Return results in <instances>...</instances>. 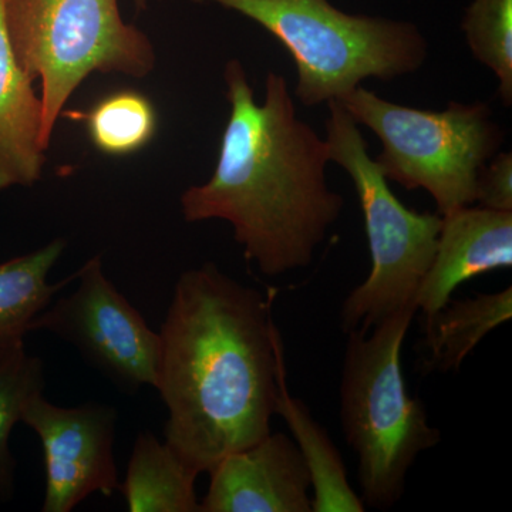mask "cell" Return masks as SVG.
I'll return each mask as SVG.
<instances>
[{
	"label": "cell",
	"mask_w": 512,
	"mask_h": 512,
	"mask_svg": "<svg viewBox=\"0 0 512 512\" xmlns=\"http://www.w3.org/2000/svg\"><path fill=\"white\" fill-rule=\"evenodd\" d=\"M274 293L242 285L214 262L175 282L161 325L156 389L165 443L198 474L271 433L286 376Z\"/></svg>",
	"instance_id": "6da1fadb"
},
{
	"label": "cell",
	"mask_w": 512,
	"mask_h": 512,
	"mask_svg": "<svg viewBox=\"0 0 512 512\" xmlns=\"http://www.w3.org/2000/svg\"><path fill=\"white\" fill-rule=\"evenodd\" d=\"M229 117L214 173L181 195L187 222L221 220L266 276L308 268L345 200L326 180V140L298 119L288 82L269 72L256 103L238 59L224 69Z\"/></svg>",
	"instance_id": "7a4b0ae2"
},
{
	"label": "cell",
	"mask_w": 512,
	"mask_h": 512,
	"mask_svg": "<svg viewBox=\"0 0 512 512\" xmlns=\"http://www.w3.org/2000/svg\"><path fill=\"white\" fill-rule=\"evenodd\" d=\"M414 315L397 312L377 322L372 332L345 333L340 424L356 456L360 497L377 510L399 503L410 468L441 443V431L404 377L402 350Z\"/></svg>",
	"instance_id": "3957f363"
},
{
	"label": "cell",
	"mask_w": 512,
	"mask_h": 512,
	"mask_svg": "<svg viewBox=\"0 0 512 512\" xmlns=\"http://www.w3.org/2000/svg\"><path fill=\"white\" fill-rule=\"evenodd\" d=\"M143 8L146 0H136ZM254 20L281 43L298 69L305 107L340 100L366 79L392 82L419 72L429 43L412 22L343 12L330 0H192Z\"/></svg>",
	"instance_id": "277c9868"
},
{
	"label": "cell",
	"mask_w": 512,
	"mask_h": 512,
	"mask_svg": "<svg viewBox=\"0 0 512 512\" xmlns=\"http://www.w3.org/2000/svg\"><path fill=\"white\" fill-rule=\"evenodd\" d=\"M3 6L13 53L42 87L46 148L64 106L90 74L143 79L156 67L153 42L123 19L119 0H3Z\"/></svg>",
	"instance_id": "5b68a950"
},
{
	"label": "cell",
	"mask_w": 512,
	"mask_h": 512,
	"mask_svg": "<svg viewBox=\"0 0 512 512\" xmlns=\"http://www.w3.org/2000/svg\"><path fill=\"white\" fill-rule=\"evenodd\" d=\"M326 106L329 160L352 178L365 217L372 261L365 281L342 303L340 328L345 333L370 330L394 313L417 312V293L436 254L443 217L439 212L407 208L369 156L359 124L339 101H329Z\"/></svg>",
	"instance_id": "8992f818"
},
{
	"label": "cell",
	"mask_w": 512,
	"mask_h": 512,
	"mask_svg": "<svg viewBox=\"0 0 512 512\" xmlns=\"http://www.w3.org/2000/svg\"><path fill=\"white\" fill-rule=\"evenodd\" d=\"M336 101L379 138L382 153L375 161L387 181L429 192L440 215L476 204L478 174L504 143L488 104L451 101L443 111L413 109L362 84Z\"/></svg>",
	"instance_id": "52a82bcc"
},
{
	"label": "cell",
	"mask_w": 512,
	"mask_h": 512,
	"mask_svg": "<svg viewBox=\"0 0 512 512\" xmlns=\"http://www.w3.org/2000/svg\"><path fill=\"white\" fill-rule=\"evenodd\" d=\"M76 279V291L50 303L33 320L30 332L46 330L72 343L90 366L123 392L156 387L160 335L104 275L100 255L89 259Z\"/></svg>",
	"instance_id": "ba28073f"
},
{
	"label": "cell",
	"mask_w": 512,
	"mask_h": 512,
	"mask_svg": "<svg viewBox=\"0 0 512 512\" xmlns=\"http://www.w3.org/2000/svg\"><path fill=\"white\" fill-rule=\"evenodd\" d=\"M117 419V410L109 404L60 407L43 393L29 400L20 423L35 431L42 443L43 512H70L94 493L111 497L120 491L113 454Z\"/></svg>",
	"instance_id": "9c48e42d"
},
{
	"label": "cell",
	"mask_w": 512,
	"mask_h": 512,
	"mask_svg": "<svg viewBox=\"0 0 512 512\" xmlns=\"http://www.w3.org/2000/svg\"><path fill=\"white\" fill-rule=\"evenodd\" d=\"M208 474L200 512H312L308 468L285 433L227 454Z\"/></svg>",
	"instance_id": "30bf717a"
},
{
	"label": "cell",
	"mask_w": 512,
	"mask_h": 512,
	"mask_svg": "<svg viewBox=\"0 0 512 512\" xmlns=\"http://www.w3.org/2000/svg\"><path fill=\"white\" fill-rule=\"evenodd\" d=\"M441 217L436 254L416 298L424 322L441 311L464 282L512 266V212L468 205Z\"/></svg>",
	"instance_id": "8fae6325"
},
{
	"label": "cell",
	"mask_w": 512,
	"mask_h": 512,
	"mask_svg": "<svg viewBox=\"0 0 512 512\" xmlns=\"http://www.w3.org/2000/svg\"><path fill=\"white\" fill-rule=\"evenodd\" d=\"M42 127V100L13 53L0 0V192L30 187L42 177Z\"/></svg>",
	"instance_id": "7c38bea8"
},
{
	"label": "cell",
	"mask_w": 512,
	"mask_h": 512,
	"mask_svg": "<svg viewBox=\"0 0 512 512\" xmlns=\"http://www.w3.org/2000/svg\"><path fill=\"white\" fill-rule=\"evenodd\" d=\"M66 241L57 238L30 254L0 264V363L25 350L30 325L53 296L76 278L49 284L53 266L62 258Z\"/></svg>",
	"instance_id": "4fadbf2b"
},
{
	"label": "cell",
	"mask_w": 512,
	"mask_h": 512,
	"mask_svg": "<svg viewBox=\"0 0 512 512\" xmlns=\"http://www.w3.org/2000/svg\"><path fill=\"white\" fill-rule=\"evenodd\" d=\"M512 318V288L478 293L473 298L450 299L424 322L426 356L421 373H456L488 333Z\"/></svg>",
	"instance_id": "5bb4252c"
},
{
	"label": "cell",
	"mask_w": 512,
	"mask_h": 512,
	"mask_svg": "<svg viewBox=\"0 0 512 512\" xmlns=\"http://www.w3.org/2000/svg\"><path fill=\"white\" fill-rule=\"evenodd\" d=\"M288 424L292 440L311 477L312 512H363L366 504L350 485L342 454L301 399L281 380L276 413Z\"/></svg>",
	"instance_id": "9a60e30c"
},
{
	"label": "cell",
	"mask_w": 512,
	"mask_h": 512,
	"mask_svg": "<svg viewBox=\"0 0 512 512\" xmlns=\"http://www.w3.org/2000/svg\"><path fill=\"white\" fill-rule=\"evenodd\" d=\"M200 474L150 431L137 436L120 491L130 512H200Z\"/></svg>",
	"instance_id": "2e32d148"
},
{
	"label": "cell",
	"mask_w": 512,
	"mask_h": 512,
	"mask_svg": "<svg viewBox=\"0 0 512 512\" xmlns=\"http://www.w3.org/2000/svg\"><path fill=\"white\" fill-rule=\"evenodd\" d=\"M93 146L111 157L143 150L157 131V113L143 93L119 90L97 101L82 114Z\"/></svg>",
	"instance_id": "e0dca14e"
},
{
	"label": "cell",
	"mask_w": 512,
	"mask_h": 512,
	"mask_svg": "<svg viewBox=\"0 0 512 512\" xmlns=\"http://www.w3.org/2000/svg\"><path fill=\"white\" fill-rule=\"evenodd\" d=\"M45 366L40 357L22 350L0 363V505L16 491V458L10 450V434L22 419L26 404L45 390Z\"/></svg>",
	"instance_id": "ac0fdd59"
},
{
	"label": "cell",
	"mask_w": 512,
	"mask_h": 512,
	"mask_svg": "<svg viewBox=\"0 0 512 512\" xmlns=\"http://www.w3.org/2000/svg\"><path fill=\"white\" fill-rule=\"evenodd\" d=\"M461 29L471 55L498 79V96L512 106V0H471Z\"/></svg>",
	"instance_id": "d6986e66"
},
{
	"label": "cell",
	"mask_w": 512,
	"mask_h": 512,
	"mask_svg": "<svg viewBox=\"0 0 512 512\" xmlns=\"http://www.w3.org/2000/svg\"><path fill=\"white\" fill-rule=\"evenodd\" d=\"M476 202L487 210L512 212V153L497 154L481 168Z\"/></svg>",
	"instance_id": "ffe728a7"
}]
</instances>
